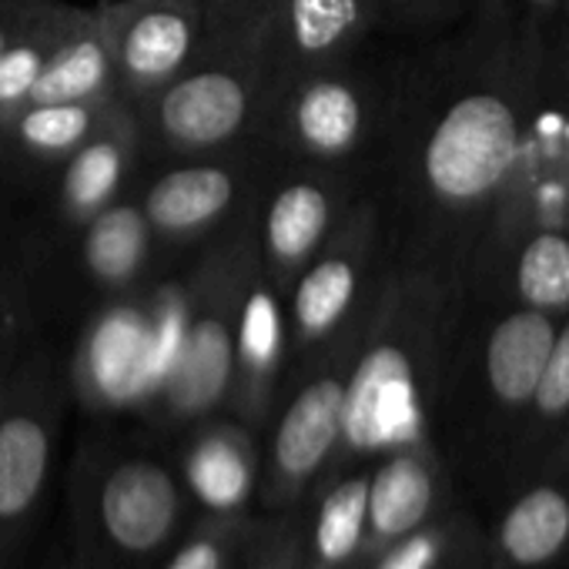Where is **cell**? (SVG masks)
Returning a JSON list of instances; mask_svg holds the SVG:
<instances>
[{
  "instance_id": "cell-1",
  "label": "cell",
  "mask_w": 569,
  "mask_h": 569,
  "mask_svg": "<svg viewBox=\"0 0 569 569\" xmlns=\"http://www.w3.org/2000/svg\"><path fill=\"white\" fill-rule=\"evenodd\" d=\"M281 372V306L261 274L248 211L181 268L171 349L138 412L154 432H184L214 416L258 432Z\"/></svg>"
},
{
  "instance_id": "cell-2",
  "label": "cell",
  "mask_w": 569,
  "mask_h": 569,
  "mask_svg": "<svg viewBox=\"0 0 569 569\" xmlns=\"http://www.w3.org/2000/svg\"><path fill=\"white\" fill-rule=\"evenodd\" d=\"M174 452L98 419L64 476V542L81 569H161L194 522Z\"/></svg>"
},
{
  "instance_id": "cell-3",
  "label": "cell",
  "mask_w": 569,
  "mask_h": 569,
  "mask_svg": "<svg viewBox=\"0 0 569 569\" xmlns=\"http://www.w3.org/2000/svg\"><path fill=\"white\" fill-rule=\"evenodd\" d=\"M131 114L141 164L208 154L254 138L261 114L258 0H211L194 58Z\"/></svg>"
},
{
  "instance_id": "cell-4",
  "label": "cell",
  "mask_w": 569,
  "mask_h": 569,
  "mask_svg": "<svg viewBox=\"0 0 569 569\" xmlns=\"http://www.w3.org/2000/svg\"><path fill=\"white\" fill-rule=\"evenodd\" d=\"M21 248L41 332L54 342H61L64 332L74 336L78 326L108 302L138 292L154 278L174 274L161 261L134 194H124L74 231L28 234L21 228Z\"/></svg>"
},
{
  "instance_id": "cell-5",
  "label": "cell",
  "mask_w": 569,
  "mask_h": 569,
  "mask_svg": "<svg viewBox=\"0 0 569 569\" xmlns=\"http://www.w3.org/2000/svg\"><path fill=\"white\" fill-rule=\"evenodd\" d=\"M396 84L369 48L309 71L261 111L258 134L274 154L342 168L372 181L376 154L396 138Z\"/></svg>"
},
{
  "instance_id": "cell-6",
  "label": "cell",
  "mask_w": 569,
  "mask_h": 569,
  "mask_svg": "<svg viewBox=\"0 0 569 569\" xmlns=\"http://www.w3.org/2000/svg\"><path fill=\"white\" fill-rule=\"evenodd\" d=\"M71 399L68 356L51 336L0 386V569H28L58 486Z\"/></svg>"
},
{
  "instance_id": "cell-7",
  "label": "cell",
  "mask_w": 569,
  "mask_h": 569,
  "mask_svg": "<svg viewBox=\"0 0 569 569\" xmlns=\"http://www.w3.org/2000/svg\"><path fill=\"white\" fill-rule=\"evenodd\" d=\"M366 326L281 379L258 429V512H299L336 472L349 372Z\"/></svg>"
},
{
  "instance_id": "cell-8",
  "label": "cell",
  "mask_w": 569,
  "mask_h": 569,
  "mask_svg": "<svg viewBox=\"0 0 569 569\" xmlns=\"http://www.w3.org/2000/svg\"><path fill=\"white\" fill-rule=\"evenodd\" d=\"M379 251L382 208L379 194L366 191L278 302L284 346L281 379L319 359L372 319L386 292V278L376 281V274H382L376 271Z\"/></svg>"
},
{
  "instance_id": "cell-9",
  "label": "cell",
  "mask_w": 569,
  "mask_h": 569,
  "mask_svg": "<svg viewBox=\"0 0 569 569\" xmlns=\"http://www.w3.org/2000/svg\"><path fill=\"white\" fill-rule=\"evenodd\" d=\"M268 161L271 148L261 138H244L221 151L141 164L131 194L168 271H181L251 211Z\"/></svg>"
},
{
  "instance_id": "cell-10",
  "label": "cell",
  "mask_w": 569,
  "mask_h": 569,
  "mask_svg": "<svg viewBox=\"0 0 569 569\" xmlns=\"http://www.w3.org/2000/svg\"><path fill=\"white\" fill-rule=\"evenodd\" d=\"M181 274H164L138 292L91 312L74 332V356H68L71 396H78L94 419H111L124 409H141L154 389L178 319Z\"/></svg>"
},
{
  "instance_id": "cell-11",
  "label": "cell",
  "mask_w": 569,
  "mask_h": 569,
  "mask_svg": "<svg viewBox=\"0 0 569 569\" xmlns=\"http://www.w3.org/2000/svg\"><path fill=\"white\" fill-rule=\"evenodd\" d=\"M366 191H372V181L362 174L271 151L254 191L251 228L261 274L278 302Z\"/></svg>"
},
{
  "instance_id": "cell-12",
  "label": "cell",
  "mask_w": 569,
  "mask_h": 569,
  "mask_svg": "<svg viewBox=\"0 0 569 569\" xmlns=\"http://www.w3.org/2000/svg\"><path fill=\"white\" fill-rule=\"evenodd\" d=\"M412 181L439 208L482 201L506 181L519 154V124L512 108L489 91H469L449 101L416 134Z\"/></svg>"
},
{
  "instance_id": "cell-13",
  "label": "cell",
  "mask_w": 569,
  "mask_h": 569,
  "mask_svg": "<svg viewBox=\"0 0 569 569\" xmlns=\"http://www.w3.org/2000/svg\"><path fill=\"white\" fill-rule=\"evenodd\" d=\"M379 24L376 0H258L261 111L296 78L369 48Z\"/></svg>"
},
{
  "instance_id": "cell-14",
  "label": "cell",
  "mask_w": 569,
  "mask_h": 569,
  "mask_svg": "<svg viewBox=\"0 0 569 569\" xmlns=\"http://www.w3.org/2000/svg\"><path fill=\"white\" fill-rule=\"evenodd\" d=\"M94 14L111 51L118 101L134 111L194 58L211 0H108Z\"/></svg>"
},
{
  "instance_id": "cell-15",
  "label": "cell",
  "mask_w": 569,
  "mask_h": 569,
  "mask_svg": "<svg viewBox=\"0 0 569 569\" xmlns=\"http://www.w3.org/2000/svg\"><path fill=\"white\" fill-rule=\"evenodd\" d=\"M141 171V144L131 108L121 101L101 121V128L61 164L51 184L24 214L28 234L74 231L124 194L134 191Z\"/></svg>"
},
{
  "instance_id": "cell-16",
  "label": "cell",
  "mask_w": 569,
  "mask_h": 569,
  "mask_svg": "<svg viewBox=\"0 0 569 569\" xmlns=\"http://www.w3.org/2000/svg\"><path fill=\"white\" fill-rule=\"evenodd\" d=\"M462 499L456 476L442 459L432 432L406 439L369 462V502H366V542L359 569L402 536L446 516Z\"/></svg>"
},
{
  "instance_id": "cell-17",
  "label": "cell",
  "mask_w": 569,
  "mask_h": 569,
  "mask_svg": "<svg viewBox=\"0 0 569 569\" xmlns=\"http://www.w3.org/2000/svg\"><path fill=\"white\" fill-rule=\"evenodd\" d=\"M482 532L489 569H569V449L506 489Z\"/></svg>"
},
{
  "instance_id": "cell-18",
  "label": "cell",
  "mask_w": 569,
  "mask_h": 569,
  "mask_svg": "<svg viewBox=\"0 0 569 569\" xmlns=\"http://www.w3.org/2000/svg\"><path fill=\"white\" fill-rule=\"evenodd\" d=\"M184 489L201 516H248L258 489V432L231 416L181 432L174 452Z\"/></svg>"
},
{
  "instance_id": "cell-19",
  "label": "cell",
  "mask_w": 569,
  "mask_h": 569,
  "mask_svg": "<svg viewBox=\"0 0 569 569\" xmlns=\"http://www.w3.org/2000/svg\"><path fill=\"white\" fill-rule=\"evenodd\" d=\"M111 104H24L0 124V171L34 204L61 164L101 128Z\"/></svg>"
},
{
  "instance_id": "cell-20",
  "label": "cell",
  "mask_w": 569,
  "mask_h": 569,
  "mask_svg": "<svg viewBox=\"0 0 569 569\" xmlns=\"http://www.w3.org/2000/svg\"><path fill=\"white\" fill-rule=\"evenodd\" d=\"M369 462L332 472L302 506V569H359Z\"/></svg>"
},
{
  "instance_id": "cell-21",
  "label": "cell",
  "mask_w": 569,
  "mask_h": 569,
  "mask_svg": "<svg viewBox=\"0 0 569 569\" xmlns=\"http://www.w3.org/2000/svg\"><path fill=\"white\" fill-rule=\"evenodd\" d=\"M556 329L546 312L522 309L499 319L482 349V386L486 399L499 416L526 412L546 359L552 352Z\"/></svg>"
},
{
  "instance_id": "cell-22",
  "label": "cell",
  "mask_w": 569,
  "mask_h": 569,
  "mask_svg": "<svg viewBox=\"0 0 569 569\" xmlns=\"http://www.w3.org/2000/svg\"><path fill=\"white\" fill-rule=\"evenodd\" d=\"M114 64L94 8H74L28 104H111Z\"/></svg>"
},
{
  "instance_id": "cell-23",
  "label": "cell",
  "mask_w": 569,
  "mask_h": 569,
  "mask_svg": "<svg viewBox=\"0 0 569 569\" xmlns=\"http://www.w3.org/2000/svg\"><path fill=\"white\" fill-rule=\"evenodd\" d=\"M362 569H489L482 516L466 502L402 536Z\"/></svg>"
},
{
  "instance_id": "cell-24",
  "label": "cell",
  "mask_w": 569,
  "mask_h": 569,
  "mask_svg": "<svg viewBox=\"0 0 569 569\" xmlns=\"http://www.w3.org/2000/svg\"><path fill=\"white\" fill-rule=\"evenodd\" d=\"M41 336L44 332L31 302L21 234H14L0 241V386Z\"/></svg>"
},
{
  "instance_id": "cell-25",
  "label": "cell",
  "mask_w": 569,
  "mask_h": 569,
  "mask_svg": "<svg viewBox=\"0 0 569 569\" xmlns=\"http://www.w3.org/2000/svg\"><path fill=\"white\" fill-rule=\"evenodd\" d=\"M71 11H74V4H64L61 0L58 8H51L18 41H11L4 51H0V124L31 101V91L58 44Z\"/></svg>"
},
{
  "instance_id": "cell-26",
  "label": "cell",
  "mask_w": 569,
  "mask_h": 569,
  "mask_svg": "<svg viewBox=\"0 0 569 569\" xmlns=\"http://www.w3.org/2000/svg\"><path fill=\"white\" fill-rule=\"evenodd\" d=\"M519 296L529 309H562L569 306V238L546 231L536 234L519 258Z\"/></svg>"
},
{
  "instance_id": "cell-27",
  "label": "cell",
  "mask_w": 569,
  "mask_h": 569,
  "mask_svg": "<svg viewBox=\"0 0 569 569\" xmlns=\"http://www.w3.org/2000/svg\"><path fill=\"white\" fill-rule=\"evenodd\" d=\"M248 516H194L181 542L161 562V569H234L244 542Z\"/></svg>"
},
{
  "instance_id": "cell-28",
  "label": "cell",
  "mask_w": 569,
  "mask_h": 569,
  "mask_svg": "<svg viewBox=\"0 0 569 569\" xmlns=\"http://www.w3.org/2000/svg\"><path fill=\"white\" fill-rule=\"evenodd\" d=\"M234 569H302V509L251 512Z\"/></svg>"
},
{
  "instance_id": "cell-29",
  "label": "cell",
  "mask_w": 569,
  "mask_h": 569,
  "mask_svg": "<svg viewBox=\"0 0 569 569\" xmlns=\"http://www.w3.org/2000/svg\"><path fill=\"white\" fill-rule=\"evenodd\" d=\"M61 0H0V51L18 41L34 21H41Z\"/></svg>"
},
{
  "instance_id": "cell-30",
  "label": "cell",
  "mask_w": 569,
  "mask_h": 569,
  "mask_svg": "<svg viewBox=\"0 0 569 569\" xmlns=\"http://www.w3.org/2000/svg\"><path fill=\"white\" fill-rule=\"evenodd\" d=\"M14 198H21V194L8 184L4 171H0V241H8V238L21 234V228H24V214H21V218L11 214V204H8V201H14Z\"/></svg>"
},
{
  "instance_id": "cell-31",
  "label": "cell",
  "mask_w": 569,
  "mask_h": 569,
  "mask_svg": "<svg viewBox=\"0 0 569 569\" xmlns=\"http://www.w3.org/2000/svg\"><path fill=\"white\" fill-rule=\"evenodd\" d=\"M34 569H81L78 562H74V556H71V549H68V542H54V546H48L44 549V556L34 562Z\"/></svg>"
},
{
  "instance_id": "cell-32",
  "label": "cell",
  "mask_w": 569,
  "mask_h": 569,
  "mask_svg": "<svg viewBox=\"0 0 569 569\" xmlns=\"http://www.w3.org/2000/svg\"><path fill=\"white\" fill-rule=\"evenodd\" d=\"M416 4H432V0H376L379 14H386L389 8L396 11V8H416Z\"/></svg>"
}]
</instances>
